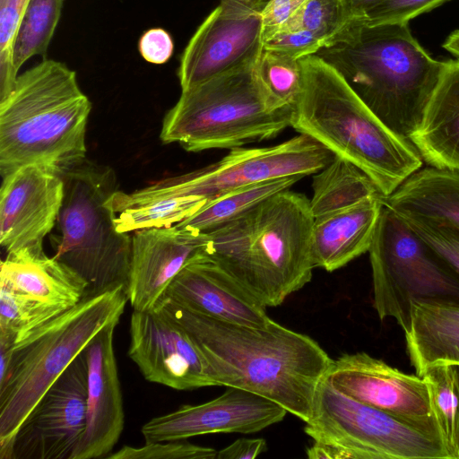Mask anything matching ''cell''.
Instances as JSON below:
<instances>
[{
  "instance_id": "obj_1",
  "label": "cell",
  "mask_w": 459,
  "mask_h": 459,
  "mask_svg": "<svg viewBox=\"0 0 459 459\" xmlns=\"http://www.w3.org/2000/svg\"><path fill=\"white\" fill-rule=\"evenodd\" d=\"M156 307L192 335L217 386L252 392L304 422L310 419L318 387L333 361L314 339L273 320L253 327L212 318L165 297Z\"/></svg>"
},
{
  "instance_id": "obj_2",
  "label": "cell",
  "mask_w": 459,
  "mask_h": 459,
  "mask_svg": "<svg viewBox=\"0 0 459 459\" xmlns=\"http://www.w3.org/2000/svg\"><path fill=\"white\" fill-rule=\"evenodd\" d=\"M313 222L309 199L287 189L204 234V253L264 307H277L311 281Z\"/></svg>"
},
{
  "instance_id": "obj_3",
  "label": "cell",
  "mask_w": 459,
  "mask_h": 459,
  "mask_svg": "<svg viewBox=\"0 0 459 459\" xmlns=\"http://www.w3.org/2000/svg\"><path fill=\"white\" fill-rule=\"evenodd\" d=\"M315 56L335 69L388 128L409 140L445 66L413 37L408 23L351 21Z\"/></svg>"
},
{
  "instance_id": "obj_4",
  "label": "cell",
  "mask_w": 459,
  "mask_h": 459,
  "mask_svg": "<svg viewBox=\"0 0 459 459\" xmlns=\"http://www.w3.org/2000/svg\"><path fill=\"white\" fill-rule=\"evenodd\" d=\"M299 60L303 86L291 127L361 169L384 197L422 168L412 143L388 128L335 69L315 55Z\"/></svg>"
},
{
  "instance_id": "obj_5",
  "label": "cell",
  "mask_w": 459,
  "mask_h": 459,
  "mask_svg": "<svg viewBox=\"0 0 459 459\" xmlns=\"http://www.w3.org/2000/svg\"><path fill=\"white\" fill-rule=\"evenodd\" d=\"M91 103L75 71L44 58L0 101V174L42 165L63 174L86 160Z\"/></svg>"
},
{
  "instance_id": "obj_6",
  "label": "cell",
  "mask_w": 459,
  "mask_h": 459,
  "mask_svg": "<svg viewBox=\"0 0 459 459\" xmlns=\"http://www.w3.org/2000/svg\"><path fill=\"white\" fill-rule=\"evenodd\" d=\"M127 302L125 286L87 295L15 343L9 377L0 387L1 459H12L14 437L29 413L91 340L119 322Z\"/></svg>"
},
{
  "instance_id": "obj_7",
  "label": "cell",
  "mask_w": 459,
  "mask_h": 459,
  "mask_svg": "<svg viewBox=\"0 0 459 459\" xmlns=\"http://www.w3.org/2000/svg\"><path fill=\"white\" fill-rule=\"evenodd\" d=\"M257 61L182 90L163 118L161 142L194 152L233 149L272 139L290 126L294 107H271Z\"/></svg>"
},
{
  "instance_id": "obj_8",
  "label": "cell",
  "mask_w": 459,
  "mask_h": 459,
  "mask_svg": "<svg viewBox=\"0 0 459 459\" xmlns=\"http://www.w3.org/2000/svg\"><path fill=\"white\" fill-rule=\"evenodd\" d=\"M65 195L50 241L54 257L87 281L88 295L127 287L132 235L117 231L115 170L87 159L62 174Z\"/></svg>"
},
{
  "instance_id": "obj_9",
  "label": "cell",
  "mask_w": 459,
  "mask_h": 459,
  "mask_svg": "<svg viewBox=\"0 0 459 459\" xmlns=\"http://www.w3.org/2000/svg\"><path fill=\"white\" fill-rule=\"evenodd\" d=\"M304 431L310 459H450L442 441L343 394L324 379Z\"/></svg>"
},
{
  "instance_id": "obj_10",
  "label": "cell",
  "mask_w": 459,
  "mask_h": 459,
  "mask_svg": "<svg viewBox=\"0 0 459 459\" xmlns=\"http://www.w3.org/2000/svg\"><path fill=\"white\" fill-rule=\"evenodd\" d=\"M368 253L380 320L393 318L406 332L412 302L459 304V273L384 204Z\"/></svg>"
},
{
  "instance_id": "obj_11",
  "label": "cell",
  "mask_w": 459,
  "mask_h": 459,
  "mask_svg": "<svg viewBox=\"0 0 459 459\" xmlns=\"http://www.w3.org/2000/svg\"><path fill=\"white\" fill-rule=\"evenodd\" d=\"M335 155L310 136L299 134L270 147L230 149L219 161L184 175L161 179L132 193L124 201L193 195L211 201L232 190L276 178L313 175Z\"/></svg>"
},
{
  "instance_id": "obj_12",
  "label": "cell",
  "mask_w": 459,
  "mask_h": 459,
  "mask_svg": "<svg viewBox=\"0 0 459 459\" xmlns=\"http://www.w3.org/2000/svg\"><path fill=\"white\" fill-rule=\"evenodd\" d=\"M262 6L221 0L180 56L177 74L182 90L259 58L263 50Z\"/></svg>"
},
{
  "instance_id": "obj_13",
  "label": "cell",
  "mask_w": 459,
  "mask_h": 459,
  "mask_svg": "<svg viewBox=\"0 0 459 459\" xmlns=\"http://www.w3.org/2000/svg\"><path fill=\"white\" fill-rule=\"evenodd\" d=\"M325 379L348 397L441 440L427 385L417 374L360 351L333 359Z\"/></svg>"
},
{
  "instance_id": "obj_14",
  "label": "cell",
  "mask_w": 459,
  "mask_h": 459,
  "mask_svg": "<svg viewBox=\"0 0 459 459\" xmlns=\"http://www.w3.org/2000/svg\"><path fill=\"white\" fill-rule=\"evenodd\" d=\"M85 350L37 403L18 429L12 459H70L87 422Z\"/></svg>"
},
{
  "instance_id": "obj_15",
  "label": "cell",
  "mask_w": 459,
  "mask_h": 459,
  "mask_svg": "<svg viewBox=\"0 0 459 459\" xmlns=\"http://www.w3.org/2000/svg\"><path fill=\"white\" fill-rule=\"evenodd\" d=\"M0 243L8 257L46 255L45 237L56 226L62 207V174L42 165H27L2 178Z\"/></svg>"
},
{
  "instance_id": "obj_16",
  "label": "cell",
  "mask_w": 459,
  "mask_h": 459,
  "mask_svg": "<svg viewBox=\"0 0 459 459\" xmlns=\"http://www.w3.org/2000/svg\"><path fill=\"white\" fill-rule=\"evenodd\" d=\"M129 334L128 356L149 382L176 390L217 386L195 339L160 307L134 310Z\"/></svg>"
},
{
  "instance_id": "obj_17",
  "label": "cell",
  "mask_w": 459,
  "mask_h": 459,
  "mask_svg": "<svg viewBox=\"0 0 459 459\" xmlns=\"http://www.w3.org/2000/svg\"><path fill=\"white\" fill-rule=\"evenodd\" d=\"M287 411L252 392L227 387L220 396L195 405H183L154 417L141 429L146 442L181 440L212 433L258 432L281 421Z\"/></svg>"
},
{
  "instance_id": "obj_18",
  "label": "cell",
  "mask_w": 459,
  "mask_h": 459,
  "mask_svg": "<svg viewBox=\"0 0 459 459\" xmlns=\"http://www.w3.org/2000/svg\"><path fill=\"white\" fill-rule=\"evenodd\" d=\"M204 234L178 224L134 231L126 287L134 310L153 309L178 273L204 255Z\"/></svg>"
},
{
  "instance_id": "obj_19",
  "label": "cell",
  "mask_w": 459,
  "mask_h": 459,
  "mask_svg": "<svg viewBox=\"0 0 459 459\" xmlns=\"http://www.w3.org/2000/svg\"><path fill=\"white\" fill-rule=\"evenodd\" d=\"M117 324L115 322L103 328L85 349L87 422L70 459H107L123 432V396L114 350Z\"/></svg>"
},
{
  "instance_id": "obj_20",
  "label": "cell",
  "mask_w": 459,
  "mask_h": 459,
  "mask_svg": "<svg viewBox=\"0 0 459 459\" xmlns=\"http://www.w3.org/2000/svg\"><path fill=\"white\" fill-rule=\"evenodd\" d=\"M163 297L192 312L238 325L264 327L272 320L266 307L204 255L178 273Z\"/></svg>"
},
{
  "instance_id": "obj_21",
  "label": "cell",
  "mask_w": 459,
  "mask_h": 459,
  "mask_svg": "<svg viewBox=\"0 0 459 459\" xmlns=\"http://www.w3.org/2000/svg\"><path fill=\"white\" fill-rule=\"evenodd\" d=\"M382 198L369 196L314 218L315 267L333 272L368 252L383 208Z\"/></svg>"
},
{
  "instance_id": "obj_22",
  "label": "cell",
  "mask_w": 459,
  "mask_h": 459,
  "mask_svg": "<svg viewBox=\"0 0 459 459\" xmlns=\"http://www.w3.org/2000/svg\"><path fill=\"white\" fill-rule=\"evenodd\" d=\"M410 141L429 167L459 171V59L445 61Z\"/></svg>"
},
{
  "instance_id": "obj_23",
  "label": "cell",
  "mask_w": 459,
  "mask_h": 459,
  "mask_svg": "<svg viewBox=\"0 0 459 459\" xmlns=\"http://www.w3.org/2000/svg\"><path fill=\"white\" fill-rule=\"evenodd\" d=\"M0 286L37 304L62 311L88 295V283L76 272L47 255L39 258L8 257L1 262Z\"/></svg>"
},
{
  "instance_id": "obj_24",
  "label": "cell",
  "mask_w": 459,
  "mask_h": 459,
  "mask_svg": "<svg viewBox=\"0 0 459 459\" xmlns=\"http://www.w3.org/2000/svg\"><path fill=\"white\" fill-rule=\"evenodd\" d=\"M407 353L418 376L429 368L459 365V304L412 302L404 333Z\"/></svg>"
},
{
  "instance_id": "obj_25",
  "label": "cell",
  "mask_w": 459,
  "mask_h": 459,
  "mask_svg": "<svg viewBox=\"0 0 459 459\" xmlns=\"http://www.w3.org/2000/svg\"><path fill=\"white\" fill-rule=\"evenodd\" d=\"M382 201L399 216L459 228V171L421 168Z\"/></svg>"
},
{
  "instance_id": "obj_26",
  "label": "cell",
  "mask_w": 459,
  "mask_h": 459,
  "mask_svg": "<svg viewBox=\"0 0 459 459\" xmlns=\"http://www.w3.org/2000/svg\"><path fill=\"white\" fill-rule=\"evenodd\" d=\"M313 175L309 205L314 218L369 196L382 195L361 169L337 156Z\"/></svg>"
},
{
  "instance_id": "obj_27",
  "label": "cell",
  "mask_w": 459,
  "mask_h": 459,
  "mask_svg": "<svg viewBox=\"0 0 459 459\" xmlns=\"http://www.w3.org/2000/svg\"><path fill=\"white\" fill-rule=\"evenodd\" d=\"M302 177L292 176L238 188L208 201L199 211L178 223L196 234H205L236 219L261 202L290 189Z\"/></svg>"
},
{
  "instance_id": "obj_28",
  "label": "cell",
  "mask_w": 459,
  "mask_h": 459,
  "mask_svg": "<svg viewBox=\"0 0 459 459\" xmlns=\"http://www.w3.org/2000/svg\"><path fill=\"white\" fill-rule=\"evenodd\" d=\"M116 194L113 197L115 224L117 231L125 233L171 227L192 216L207 203L193 195L129 202L117 198Z\"/></svg>"
},
{
  "instance_id": "obj_29",
  "label": "cell",
  "mask_w": 459,
  "mask_h": 459,
  "mask_svg": "<svg viewBox=\"0 0 459 459\" xmlns=\"http://www.w3.org/2000/svg\"><path fill=\"white\" fill-rule=\"evenodd\" d=\"M420 377L442 443L450 459H459V387L451 365L432 366Z\"/></svg>"
},
{
  "instance_id": "obj_30",
  "label": "cell",
  "mask_w": 459,
  "mask_h": 459,
  "mask_svg": "<svg viewBox=\"0 0 459 459\" xmlns=\"http://www.w3.org/2000/svg\"><path fill=\"white\" fill-rule=\"evenodd\" d=\"M65 0H29L13 47L17 72L34 56L45 58L58 25Z\"/></svg>"
},
{
  "instance_id": "obj_31",
  "label": "cell",
  "mask_w": 459,
  "mask_h": 459,
  "mask_svg": "<svg viewBox=\"0 0 459 459\" xmlns=\"http://www.w3.org/2000/svg\"><path fill=\"white\" fill-rule=\"evenodd\" d=\"M257 74L271 107H295L303 86L299 59L263 48L257 61Z\"/></svg>"
},
{
  "instance_id": "obj_32",
  "label": "cell",
  "mask_w": 459,
  "mask_h": 459,
  "mask_svg": "<svg viewBox=\"0 0 459 459\" xmlns=\"http://www.w3.org/2000/svg\"><path fill=\"white\" fill-rule=\"evenodd\" d=\"M348 22L342 0H307L302 8L275 32L307 30L326 46Z\"/></svg>"
},
{
  "instance_id": "obj_33",
  "label": "cell",
  "mask_w": 459,
  "mask_h": 459,
  "mask_svg": "<svg viewBox=\"0 0 459 459\" xmlns=\"http://www.w3.org/2000/svg\"><path fill=\"white\" fill-rule=\"evenodd\" d=\"M29 0H0V101L13 90L18 72L13 65V47Z\"/></svg>"
},
{
  "instance_id": "obj_34",
  "label": "cell",
  "mask_w": 459,
  "mask_h": 459,
  "mask_svg": "<svg viewBox=\"0 0 459 459\" xmlns=\"http://www.w3.org/2000/svg\"><path fill=\"white\" fill-rule=\"evenodd\" d=\"M212 447L192 444L186 439L146 442L142 446H124L107 459H216Z\"/></svg>"
},
{
  "instance_id": "obj_35",
  "label": "cell",
  "mask_w": 459,
  "mask_h": 459,
  "mask_svg": "<svg viewBox=\"0 0 459 459\" xmlns=\"http://www.w3.org/2000/svg\"><path fill=\"white\" fill-rule=\"evenodd\" d=\"M449 0H381L361 17L352 20L366 25L408 23Z\"/></svg>"
},
{
  "instance_id": "obj_36",
  "label": "cell",
  "mask_w": 459,
  "mask_h": 459,
  "mask_svg": "<svg viewBox=\"0 0 459 459\" xmlns=\"http://www.w3.org/2000/svg\"><path fill=\"white\" fill-rule=\"evenodd\" d=\"M399 217L459 273V228L419 218Z\"/></svg>"
},
{
  "instance_id": "obj_37",
  "label": "cell",
  "mask_w": 459,
  "mask_h": 459,
  "mask_svg": "<svg viewBox=\"0 0 459 459\" xmlns=\"http://www.w3.org/2000/svg\"><path fill=\"white\" fill-rule=\"evenodd\" d=\"M325 44L307 30L277 31L263 40V48L291 58L315 55Z\"/></svg>"
},
{
  "instance_id": "obj_38",
  "label": "cell",
  "mask_w": 459,
  "mask_h": 459,
  "mask_svg": "<svg viewBox=\"0 0 459 459\" xmlns=\"http://www.w3.org/2000/svg\"><path fill=\"white\" fill-rule=\"evenodd\" d=\"M141 56L152 65H163L172 56L174 41L165 29L152 28L144 31L138 42Z\"/></svg>"
},
{
  "instance_id": "obj_39",
  "label": "cell",
  "mask_w": 459,
  "mask_h": 459,
  "mask_svg": "<svg viewBox=\"0 0 459 459\" xmlns=\"http://www.w3.org/2000/svg\"><path fill=\"white\" fill-rule=\"evenodd\" d=\"M307 0H268L261 8L263 40L296 14Z\"/></svg>"
},
{
  "instance_id": "obj_40",
  "label": "cell",
  "mask_w": 459,
  "mask_h": 459,
  "mask_svg": "<svg viewBox=\"0 0 459 459\" xmlns=\"http://www.w3.org/2000/svg\"><path fill=\"white\" fill-rule=\"evenodd\" d=\"M267 450L264 438H238L217 451L216 459H254Z\"/></svg>"
},
{
  "instance_id": "obj_41",
  "label": "cell",
  "mask_w": 459,
  "mask_h": 459,
  "mask_svg": "<svg viewBox=\"0 0 459 459\" xmlns=\"http://www.w3.org/2000/svg\"><path fill=\"white\" fill-rule=\"evenodd\" d=\"M349 22L361 17L368 9L381 0H342Z\"/></svg>"
},
{
  "instance_id": "obj_42",
  "label": "cell",
  "mask_w": 459,
  "mask_h": 459,
  "mask_svg": "<svg viewBox=\"0 0 459 459\" xmlns=\"http://www.w3.org/2000/svg\"><path fill=\"white\" fill-rule=\"evenodd\" d=\"M443 48L459 59V30L453 31L446 38Z\"/></svg>"
},
{
  "instance_id": "obj_43",
  "label": "cell",
  "mask_w": 459,
  "mask_h": 459,
  "mask_svg": "<svg viewBox=\"0 0 459 459\" xmlns=\"http://www.w3.org/2000/svg\"><path fill=\"white\" fill-rule=\"evenodd\" d=\"M451 368H452V370H453V374H454V377H455V379L457 383V385L459 387V365H451Z\"/></svg>"
},
{
  "instance_id": "obj_44",
  "label": "cell",
  "mask_w": 459,
  "mask_h": 459,
  "mask_svg": "<svg viewBox=\"0 0 459 459\" xmlns=\"http://www.w3.org/2000/svg\"><path fill=\"white\" fill-rule=\"evenodd\" d=\"M248 5L262 6L261 0H238Z\"/></svg>"
}]
</instances>
